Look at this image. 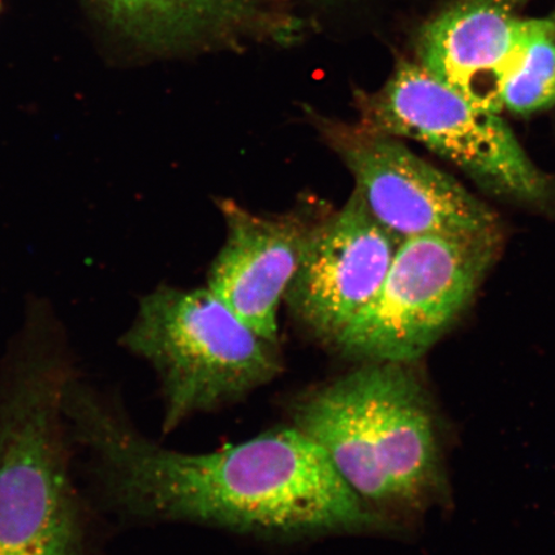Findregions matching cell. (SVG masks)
I'll list each match as a JSON object with an SVG mask.
<instances>
[{
    "label": "cell",
    "instance_id": "11",
    "mask_svg": "<svg viewBox=\"0 0 555 555\" xmlns=\"http://www.w3.org/2000/svg\"><path fill=\"white\" fill-rule=\"evenodd\" d=\"M139 43L162 53L240 51L296 39L302 18L282 0H100Z\"/></svg>",
    "mask_w": 555,
    "mask_h": 555
},
{
    "label": "cell",
    "instance_id": "13",
    "mask_svg": "<svg viewBox=\"0 0 555 555\" xmlns=\"http://www.w3.org/2000/svg\"><path fill=\"white\" fill-rule=\"evenodd\" d=\"M307 2H311L318 5H337L351 2V0H307Z\"/></svg>",
    "mask_w": 555,
    "mask_h": 555
},
{
    "label": "cell",
    "instance_id": "7",
    "mask_svg": "<svg viewBox=\"0 0 555 555\" xmlns=\"http://www.w3.org/2000/svg\"><path fill=\"white\" fill-rule=\"evenodd\" d=\"M314 116L325 143L356 179L359 196L400 242L418 235H499L495 214L399 138Z\"/></svg>",
    "mask_w": 555,
    "mask_h": 555
},
{
    "label": "cell",
    "instance_id": "12",
    "mask_svg": "<svg viewBox=\"0 0 555 555\" xmlns=\"http://www.w3.org/2000/svg\"><path fill=\"white\" fill-rule=\"evenodd\" d=\"M504 108L513 114L539 113L555 104V20L529 18L522 60L506 81Z\"/></svg>",
    "mask_w": 555,
    "mask_h": 555
},
{
    "label": "cell",
    "instance_id": "3",
    "mask_svg": "<svg viewBox=\"0 0 555 555\" xmlns=\"http://www.w3.org/2000/svg\"><path fill=\"white\" fill-rule=\"evenodd\" d=\"M415 363L364 362L288 402L293 426L370 508L405 529L449 482L442 431Z\"/></svg>",
    "mask_w": 555,
    "mask_h": 555
},
{
    "label": "cell",
    "instance_id": "4",
    "mask_svg": "<svg viewBox=\"0 0 555 555\" xmlns=\"http://www.w3.org/2000/svg\"><path fill=\"white\" fill-rule=\"evenodd\" d=\"M120 344L156 372L164 435L193 415L245 400L283 371L278 345L208 288L157 287L141 298Z\"/></svg>",
    "mask_w": 555,
    "mask_h": 555
},
{
    "label": "cell",
    "instance_id": "5",
    "mask_svg": "<svg viewBox=\"0 0 555 555\" xmlns=\"http://www.w3.org/2000/svg\"><path fill=\"white\" fill-rule=\"evenodd\" d=\"M359 127L406 138L448 159L492 196L545 206L553 184L499 114L481 109L420 64L401 61L377 92L356 93Z\"/></svg>",
    "mask_w": 555,
    "mask_h": 555
},
{
    "label": "cell",
    "instance_id": "2",
    "mask_svg": "<svg viewBox=\"0 0 555 555\" xmlns=\"http://www.w3.org/2000/svg\"><path fill=\"white\" fill-rule=\"evenodd\" d=\"M76 372L64 325L31 298L0 359V555H87L93 545L64 408Z\"/></svg>",
    "mask_w": 555,
    "mask_h": 555
},
{
    "label": "cell",
    "instance_id": "8",
    "mask_svg": "<svg viewBox=\"0 0 555 555\" xmlns=\"http://www.w3.org/2000/svg\"><path fill=\"white\" fill-rule=\"evenodd\" d=\"M400 243L353 191L341 210L312 225L284 297L291 314L332 347L378 293Z\"/></svg>",
    "mask_w": 555,
    "mask_h": 555
},
{
    "label": "cell",
    "instance_id": "6",
    "mask_svg": "<svg viewBox=\"0 0 555 555\" xmlns=\"http://www.w3.org/2000/svg\"><path fill=\"white\" fill-rule=\"evenodd\" d=\"M498 241L442 234L402 241L378 293L332 349L358 363L418 362L468 307Z\"/></svg>",
    "mask_w": 555,
    "mask_h": 555
},
{
    "label": "cell",
    "instance_id": "10",
    "mask_svg": "<svg viewBox=\"0 0 555 555\" xmlns=\"http://www.w3.org/2000/svg\"><path fill=\"white\" fill-rule=\"evenodd\" d=\"M527 30L529 20L519 18L509 0H463L423 29L420 65L474 106L501 114Z\"/></svg>",
    "mask_w": 555,
    "mask_h": 555
},
{
    "label": "cell",
    "instance_id": "9",
    "mask_svg": "<svg viewBox=\"0 0 555 555\" xmlns=\"http://www.w3.org/2000/svg\"><path fill=\"white\" fill-rule=\"evenodd\" d=\"M218 206L227 238L208 270V289L256 335L278 345V311L312 225L297 215L261 217L232 199H220Z\"/></svg>",
    "mask_w": 555,
    "mask_h": 555
},
{
    "label": "cell",
    "instance_id": "1",
    "mask_svg": "<svg viewBox=\"0 0 555 555\" xmlns=\"http://www.w3.org/2000/svg\"><path fill=\"white\" fill-rule=\"evenodd\" d=\"M65 414L95 503L124 524H191L274 541L392 535L402 527L356 495L293 426L210 453L162 446L114 393L68 379Z\"/></svg>",
    "mask_w": 555,
    "mask_h": 555
}]
</instances>
